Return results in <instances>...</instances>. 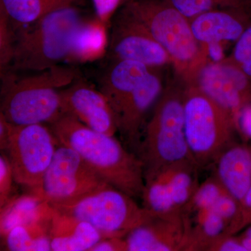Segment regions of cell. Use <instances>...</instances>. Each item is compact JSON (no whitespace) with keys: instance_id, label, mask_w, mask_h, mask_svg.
Listing matches in <instances>:
<instances>
[{"instance_id":"1","label":"cell","mask_w":251,"mask_h":251,"mask_svg":"<svg viewBox=\"0 0 251 251\" xmlns=\"http://www.w3.org/2000/svg\"><path fill=\"white\" fill-rule=\"evenodd\" d=\"M61 145L76 151L110 186L141 198L145 186L143 162L115 135L96 131L69 114L49 125Z\"/></svg>"},{"instance_id":"2","label":"cell","mask_w":251,"mask_h":251,"mask_svg":"<svg viewBox=\"0 0 251 251\" xmlns=\"http://www.w3.org/2000/svg\"><path fill=\"white\" fill-rule=\"evenodd\" d=\"M77 77L74 68L60 64L31 75L7 71L1 74L0 114L16 126L50 125L65 114L60 89Z\"/></svg>"},{"instance_id":"3","label":"cell","mask_w":251,"mask_h":251,"mask_svg":"<svg viewBox=\"0 0 251 251\" xmlns=\"http://www.w3.org/2000/svg\"><path fill=\"white\" fill-rule=\"evenodd\" d=\"M84 21L77 6H70L50 13L27 25L14 27L16 42L9 70L41 72L67 61Z\"/></svg>"},{"instance_id":"4","label":"cell","mask_w":251,"mask_h":251,"mask_svg":"<svg viewBox=\"0 0 251 251\" xmlns=\"http://www.w3.org/2000/svg\"><path fill=\"white\" fill-rule=\"evenodd\" d=\"M184 103L179 96L167 94L157 103L135 151L145 174L173 165L195 164L185 135Z\"/></svg>"},{"instance_id":"5","label":"cell","mask_w":251,"mask_h":251,"mask_svg":"<svg viewBox=\"0 0 251 251\" xmlns=\"http://www.w3.org/2000/svg\"><path fill=\"white\" fill-rule=\"evenodd\" d=\"M184 106L185 135L193 162L199 169L214 165L235 143L234 117L201 90L188 94Z\"/></svg>"},{"instance_id":"6","label":"cell","mask_w":251,"mask_h":251,"mask_svg":"<svg viewBox=\"0 0 251 251\" xmlns=\"http://www.w3.org/2000/svg\"><path fill=\"white\" fill-rule=\"evenodd\" d=\"M50 204L89 223L107 238L125 237L154 216L137 204L134 198L110 185L72 202Z\"/></svg>"},{"instance_id":"7","label":"cell","mask_w":251,"mask_h":251,"mask_svg":"<svg viewBox=\"0 0 251 251\" xmlns=\"http://www.w3.org/2000/svg\"><path fill=\"white\" fill-rule=\"evenodd\" d=\"M59 143L44 124L16 126L3 152L9 158L15 182L35 191L41 186Z\"/></svg>"},{"instance_id":"8","label":"cell","mask_w":251,"mask_h":251,"mask_svg":"<svg viewBox=\"0 0 251 251\" xmlns=\"http://www.w3.org/2000/svg\"><path fill=\"white\" fill-rule=\"evenodd\" d=\"M72 148L59 144L41 186L31 193L50 204L72 202L108 186Z\"/></svg>"},{"instance_id":"9","label":"cell","mask_w":251,"mask_h":251,"mask_svg":"<svg viewBox=\"0 0 251 251\" xmlns=\"http://www.w3.org/2000/svg\"><path fill=\"white\" fill-rule=\"evenodd\" d=\"M146 27L170 56L188 62L197 53L196 38L186 18L175 8L161 7L150 1H134L125 9Z\"/></svg>"},{"instance_id":"10","label":"cell","mask_w":251,"mask_h":251,"mask_svg":"<svg viewBox=\"0 0 251 251\" xmlns=\"http://www.w3.org/2000/svg\"><path fill=\"white\" fill-rule=\"evenodd\" d=\"M107 54L110 60L135 61L150 67L163 65L170 56L146 27L125 9L113 20Z\"/></svg>"},{"instance_id":"11","label":"cell","mask_w":251,"mask_h":251,"mask_svg":"<svg viewBox=\"0 0 251 251\" xmlns=\"http://www.w3.org/2000/svg\"><path fill=\"white\" fill-rule=\"evenodd\" d=\"M60 94L65 114L96 131L109 135L118 131L116 115L98 87L78 77Z\"/></svg>"},{"instance_id":"12","label":"cell","mask_w":251,"mask_h":251,"mask_svg":"<svg viewBox=\"0 0 251 251\" xmlns=\"http://www.w3.org/2000/svg\"><path fill=\"white\" fill-rule=\"evenodd\" d=\"M189 216H153L125 237L127 251H184Z\"/></svg>"},{"instance_id":"13","label":"cell","mask_w":251,"mask_h":251,"mask_svg":"<svg viewBox=\"0 0 251 251\" xmlns=\"http://www.w3.org/2000/svg\"><path fill=\"white\" fill-rule=\"evenodd\" d=\"M200 90L230 113L234 120L251 98V80L241 68L211 64L201 72Z\"/></svg>"},{"instance_id":"14","label":"cell","mask_w":251,"mask_h":251,"mask_svg":"<svg viewBox=\"0 0 251 251\" xmlns=\"http://www.w3.org/2000/svg\"><path fill=\"white\" fill-rule=\"evenodd\" d=\"M159 77L151 72L126 100L118 118V130L122 138L135 153L143 133V126L149 110L161 93Z\"/></svg>"},{"instance_id":"15","label":"cell","mask_w":251,"mask_h":251,"mask_svg":"<svg viewBox=\"0 0 251 251\" xmlns=\"http://www.w3.org/2000/svg\"><path fill=\"white\" fill-rule=\"evenodd\" d=\"M98 78V89L111 105L117 120L131 92L152 70L146 64L132 60H111Z\"/></svg>"},{"instance_id":"16","label":"cell","mask_w":251,"mask_h":251,"mask_svg":"<svg viewBox=\"0 0 251 251\" xmlns=\"http://www.w3.org/2000/svg\"><path fill=\"white\" fill-rule=\"evenodd\" d=\"M199 170L193 163H186L155 171L158 196L175 213L186 214L188 204L200 184Z\"/></svg>"},{"instance_id":"17","label":"cell","mask_w":251,"mask_h":251,"mask_svg":"<svg viewBox=\"0 0 251 251\" xmlns=\"http://www.w3.org/2000/svg\"><path fill=\"white\" fill-rule=\"evenodd\" d=\"M105 238L89 223L53 207L50 227L52 251H90Z\"/></svg>"},{"instance_id":"18","label":"cell","mask_w":251,"mask_h":251,"mask_svg":"<svg viewBox=\"0 0 251 251\" xmlns=\"http://www.w3.org/2000/svg\"><path fill=\"white\" fill-rule=\"evenodd\" d=\"M215 176L239 202L251 185V143L232 144L214 163Z\"/></svg>"},{"instance_id":"19","label":"cell","mask_w":251,"mask_h":251,"mask_svg":"<svg viewBox=\"0 0 251 251\" xmlns=\"http://www.w3.org/2000/svg\"><path fill=\"white\" fill-rule=\"evenodd\" d=\"M0 234L3 238L20 225L52 218L53 207L45 198L34 193L13 196L0 208Z\"/></svg>"},{"instance_id":"20","label":"cell","mask_w":251,"mask_h":251,"mask_svg":"<svg viewBox=\"0 0 251 251\" xmlns=\"http://www.w3.org/2000/svg\"><path fill=\"white\" fill-rule=\"evenodd\" d=\"M247 16L236 18L223 12H204L198 15L191 24L196 40L209 44L222 41H237L251 24Z\"/></svg>"},{"instance_id":"21","label":"cell","mask_w":251,"mask_h":251,"mask_svg":"<svg viewBox=\"0 0 251 251\" xmlns=\"http://www.w3.org/2000/svg\"><path fill=\"white\" fill-rule=\"evenodd\" d=\"M106 26L97 16L85 20L77 31L67 62H92L107 53L109 36Z\"/></svg>"},{"instance_id":"22","label":"cell","mask_w":251,"mask_h":251,"mask_svg":"<svg viewBox=\"0 0 251 251\" xmlns=\"http://www.w3.org/2000/svg\"><path fill=\"white\" fill-rule=\"evenodd\" d=\"M83 0H0V8L5 11L14 27H22L36 22L57 10L80 6Z\"/></svg>"},{"instance_id":"23","label":"cell","mask_w":251,"mask_h":251,"mask_svg":"<svg viewBox=\"0 0 251 251\" xmlns=\"http://www.w3.org/2000/svg\"><path fill=\"white\" fill-rule=\"evenodd\" d=\"M52 218L20 225L1 238L6 250L11 251H50Z\"/></svg>"},{"instance_id":"24","label":"cell","mask_w":251,"mask_h":251,"mask_svg":"<svg viewBox=\"0 0 251 251\" xmlns=\"http://www.w3.org/2000/svg\"><path fill=\"white\" fill-rule=\"evenodd\" d=\"M227 192L215 176L198 185L197 189L186 209V215L211 209L218 199Z\"/></svg>"},{"instance_id":"25","label":"cell","mask_w":251,"mask_h":251,"mask_svg":"<svg viewBox=\"0 0 251 251\" xmlns=\"http://www.w3.org/2000/svg\"><path fill=\"white\" fill-rule=\"evenodd\" d=\"M16 31L9 16L0 8V74L7 72L14 57Z\"/></svg>"},{"instance_id":"26","label":"cell","mask_w":251,"mask_h":251,"mask_svg":"<svg viewBox=\"0 0 251 251\" xmlns=\"http://www.w3.org/2000/svg\"><path fill=\"white\" fill-rule=\"evenodd\" d=\"M15 181L12 168L9 158L1 152L0 156V208L9 202L13 189V183Z\"/></svg>"},{"instance_id":"27","label":"cell","mask_w":251,"mask_h":251,"mask_svg":"<svg viewBox=\"0 0 251 251\" xmlns=\"http://www.w3.org/2000/svg\"><path fill=\"white\" fill-rule=\"evenodd\" d=\"M210 209L221 216L229 226L237 216L239 210V202L232 195L226 192L216 201Z\"/></svg>"},{"instance_id":"28","label":"cell","mask_w":251,"mask_h":251,"mask_svg":"<svg viewBox=\"0 0 251 251\" xmlns=\"http://www.w3.org/2000/svg\"><path fill=\"white\" fill-rule=\"evenodd\" d=\"M174 8L186 18L196 17L211 9L213 0H172Z\"/></svg>"},{"instance_id":"29","label":"cell","mask_w":251,"mask_h":251,"mask_svg":"<svg viewBox=\"0 0 251 251\" xmlns=\"http://www.w3.org/2000/svg\"><path fill=\"white\" fill-rule=\"evenodd\" d=\"M234 125L243 143H251V99L242 105L235 115Z\"/></svg>"},{"instance_id":"30","label":"cell","mask_w":251,"mask_h":251,"mask_svg":"<svg viewBox=\"0 0 251 251\" xmlns=\"http://www.w3.org/2000/svg\"><path fill=\"white\" fill-rule=\"evenodd\" d=\"M206 251H247L239 236L224 234L214 239Z\"/></svg>"},{"instance_id":"31","label":"cell","mask_w":251,"mask_h":251,"mask_svg":"<svg viewBox=\"0 0 251 251\" xmlns=\"http://www.w3.org/2000/svg\"><path fill=\"white\" fill-rule=\"evenodd\" d=\"M234 57L239 65L251 57V23L237 41Z\"/></svg>"},{"instance_id":"32","label":"cell","mask_w":251,"mask_h":251,"mask_svg":"<svg viewBox=\"0 0 251 251\" xmlns=\"http://www.w3.org/2000/svg\"><path fill=\"white\" fill-rule=\"evenodd\" d=\"M122 0H92L97 17L108 25Z\"/></svg>"},{"instance_id":"33","label":"cell","mask_w":251,"mask_h":251,"mask_svg":"<svg viewBox=\"0 0 251 251\" xmlns=\"http://www.w3.org/2000/svg\"><path fill=\"white\" fill-rule=\"evenodd\" d=\"M251 210V185L244 195L242 201L239 202V210L234 221L229 225L226 234L235 235L238 233V227L242 219Z\"/></svg>"},{"instance_id":"34","label":"cell","mask_w":251,"mask_h":251,"mask_svg":"<svg viewBox=\"0 0 251 251\" xmlns=\"http://www.w3.org/2000/svg\"><path fill=\"white\" fill-rule=\"evenodd\" d=\"M90 251H127L125 237H108L96 244Z\"/></svg>"},{"instance_id":"35","label":"cell","mask_w":251,"mask_h":251,"mask_svg":"<svg viewBox=\"0 0 251 251\" xmlns=\"http://www.w3.org/2000/svg\"><path fill=\"white\" fill-rule=\"evenodd\" d=\"M11 124L0 114V149L4 151L11 134Z\"/></svg>"},{"instance_id":"36","label":"cell","mask_w":251,"mask_h":251,"mask_svg":"<svg viewBox=\"0 0 251 251\" xmlns=\"http://www.w3.org/2000/svg\"><path fill=\"white\" fill-rule=\"evenodd\" d=\"M208 44V52L211 59L214 62H220L224 57V51L220 42H210Z\"/></svg>"},{"instance_id":"37","label":"cell","mask_w":251,"mask_h":251,"mask_svg":"<svg viewBox=\"0 0 251 251\" xmlns=\"http://www.w3.org/2000/svg\"><path fill=\"white\" fill-rule=\"evenodd\" d=\"M239 238L247 251H251V224L244 229V232L239 234Z\"/></svg>"}]
</instances>
